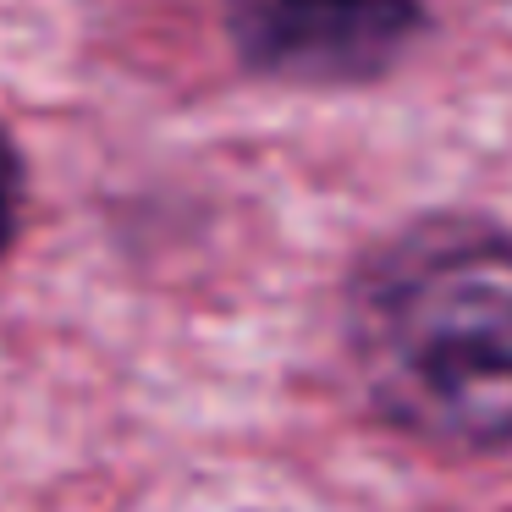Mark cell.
<instances>
[{
	"mask_svg": "<svg viewBox=\"0 0 512 512\" xmlns=\"http://www.w3.org/2000/svg\"><path fill=\"white\" fill-rule=\"evenodd\" d=\"M342 353L386 430L452 457L512 452V226L424 210L364 248Z\"/></svg>",
	"mask_w": 512,
	"mask_h": 512,
	"instance_id": "cell-1",
	"label": "cell"
},
{
	"mask_svg": "<svg viewBox=\"0 0 512 512\" xmlns=\"http://www.w3.org/2000/svg\"><path fill=\"white\" fill-rule=\"evenodd\" d=\"M430 0H226L232 61L303 94L375 89L430 39Z\"/></svg>",
	"mask_w": 512,
	"mask_h": 512,
	"instance_id": "cell-2",
	"label": "cell"
},
{
	"mask_svg": "<svg viewBox=\"0 0 512 512\" xmlns=\"http://www.w3.org/2000/svg\"><path fill=\"white\" fill-rule=\"evenodd\" d=\"M17 215H23V155L6 138V127H0V254H6V243L17 232Z\"/></svg>",
	"mask_w": 512,
	"mask_h": 512,
	"instance_id": "cell-3",
	"label": "cell"
}]
</instances>
